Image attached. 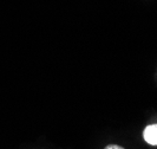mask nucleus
<instances>
[{"mask_svg":"<svg viewBox=\"0 0 157 149\" xmlns=\"http://www.w3.org/2000/svg\"><path fill=\"white\" fill-rule=\"evenodd\" d=\"M144 140L152 144V146H157V124H151V126L147 127L144 129Z\"/></svg>","mask_w":157,"mask_h":149,"instance_id":"1","label":"nucleus"},{"mask_svg":"<svg viewBox=\"0 0 157 149\" xmlns=\"http://www.w3.org/2000/svg\"><path fill=\"white\" fill-rule=\"evenodd\" d=\"M105 149H124L121 146H117V144H109L108 147H105Z\"/></svg>","mask_w":157,"mask_h":149,"instance_id":"2","label":"nucleus"}]
</instances>
